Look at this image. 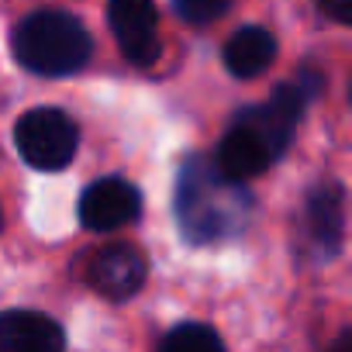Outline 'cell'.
I'll return each instance as SVG.
<instances>
[{
  "instance_id": "cell-1",
  "label": "cell",
  "mask_w": 352,
  "mask_h": 352,
  "mask_svg": "<svg viewBox=\"0 0 352 352\" xmlns=\"http://www.w3.org/2000/svg\"><path fill=\"white\" fill-rule=\"evenodd\" d=\"M314 90H318V76L304 73L297 83L276 87L266 104L245 107L232 121L228 135L221 138V145L214 152V166L239 184L266 173L287 152L294 128L304 114V104L311 100Z\"/></svg>"
},
{
  "instance_id": "cell-2",
  "label": "cell",
  "mask_w": 352,
  "mask_h": 352,
  "mask_svg": "<svg viewBox=\"0 0 352 352\" xmlns=\"http://www.w3.org/2000/svg\"><path fill=\"white\" fill-rule=\"evenodd\" d=\"M252 197L245 184L225 176L208 159H190L176 180V221L190 245L235 239L249 225Z\"/></svg>"
},
{
  "instance_id": "cell-3",
  "label": "cell",
  "mask_w": 352,
  "mask_h": 352,
  "mask_svg": "<svg viewBox=\"0 0 352 352\" xmlns=\"http://www.w3.org/2000/svg\"><path fill=\"white\" fill-rule=\"evenodd\" d=\"M14 56L38 76H69L87 66L90 35L66 11H35L14 28Z\"/></svg>"
},
{
  "instance_id": "cell-4",
  "label": "cell",
  "mask_w": 352,
  "mask_h": 352,
  "mask_svg": "<svg viewBox=\"0 0 352 352\" xmlns=\"http://www.w3.org/2000/svg\"><path fill=\"white\" fill-rule=\"evenodd\" d=\"M14 142H18V152L28 166H35L42 173H56V169H66L73 162L76 145H80V131L66 111L35 107V111L18 118Z\"/></svg>"
},
{
  "instance_id": "cell-5",
  "label": "cell",
  "mask_w": 352,
  "mask_h": 352,
  "mask_svg": "<svg viewBox=\"0 0 352 352\" xmlns=\"http://www.w3.org/2000/svg\"><path fill=\"white\" fill-rule=\"evenodd\" d=\"M80 225L90 232H114L121 225H131L142 214V194L118 176H104V180L90 184L80 197Z\"/></svg>"
},
{
  "instance_id": "cell-6",
  "label": "cell",
  "mask_w": 352,
  "mask_h": 352,
  "mask_svg": "<svg viewBox=\"0 0 352 352\" xmlns=\"http://www.w3.org/2000/svg\"><path fill=\"white\" fill-rule=\"evenodd\" d=\"M107 21L121 45V52L135 66H148L159 59L155 35V4L152 0H107Z\"/></svg>"
},
{
  "instance_id": "cell-7",
  "label": "cell",
  "mask_w": 352,
  "mask_h": 352,
  "mask_svg": "<svg viewBox=\"0 0 352 352\" xmlns=\"http://www.w3.org/2000/svg\"><path fill=\"white\" fill-rule=\"evenodd\" d=\"M345 235V194L338 184H318L304 204V242L318 259H331Z\"/></svg>"
},
{
  "instance_id": "cell-8",
  "label": "cell",
  "mask_w": 352,
  "mask_h": 352,
  "mask_svg": "<svg viewBox=\"0 0 352 352\" xmlns=\"http://www.w3.org/2000/svg\"><path fill=\"white\" fill-rule=\"evenodd\" d=\"M145 256L135 245H107L87 263V283L107 300H128L145 283Z\"/></svg>"
},
{
  "instance_id": "cell-9",
  "label": "cell",
  "mask_w": 352,
  "mask_h": 352,
  "mask_svg": "<svg viewBox=\"0 0 352 352\" xmlns=\"http://www.w3.org/2000/svg\"><path fill=\"white\" fill-rule=\"evenodd\" d=\"M0 352H66V335L59 321L42 311H4Z\"/></svg>"
},
{
  "instance_id": "cell-10",
  "label": "cell",
  "mask_w": 352,
  "mask_h": 352,
  "mask_svg": "<svg viewBox=\"0 0 352 352\" xmlns=\"http://www.w3.org/2000/svg\"><path fill=\"white\" fill-rule=\"evenodd\" d=\"M273 59H276V38L266 28H242L225 45V66L239 80H252L266 73Z\"/></svg>"
},
{
  "instance_id": "cell-11",
  "label": "cell",
  "mask_w": 352,
  "mask_h": 352,
  "mask_svg": "<svg viewBox=\"0 0 352 352\" xmlns=\"http://www.w3.org/2000/svg\"><path fill=\"white\" fill-rule=\"evenodd\" d=\"M159 352H225V342L211 324H176L162 338Z\"/></svg>"
},
{
  "instance_id": "cell-12",
  "label": "cell",
  "mask_w": 352,
  "mask_h": 352,
  "mask_svg": "<svg viewBox=\"0 0 352 352\" xmlns=\"http://www.w3.org/2000/svg\"><path fill=\"white\" fill-rule=\"evenodd\" d=\"M232 8V0H173V11L187 25H211Z\"/></svg>"
},
{
  "instance_id": "cell-13",
  "label": "cell",
  "mask_w": 352,
  "mask_h": 352,
  "mask_svg": "<svg viewBox=\"0 0 352 352\" xmlns=\"http://www.w3.org/2000/svg\"><path fill=\"white\" fill-rule=\"evenodd\" d=\"M318 11L338 25H352V0H314Z\"/></svg>"
},
{
  "instance_id": "cell-14",
  "label": "cell",
  "mask_w": 352,
  "mask_h": 352,
  "mask_svg": "<svg viewBox=\"0 0 352 352\" xmlns=\"http://www.w3.org/2000/svg\"><path fill=\"white\" fill-rule=\"evenodd\" d=\"M328 352H352V328L349 331H342L335 342H331V349Z\"/></svg>"
}]
</instances>
